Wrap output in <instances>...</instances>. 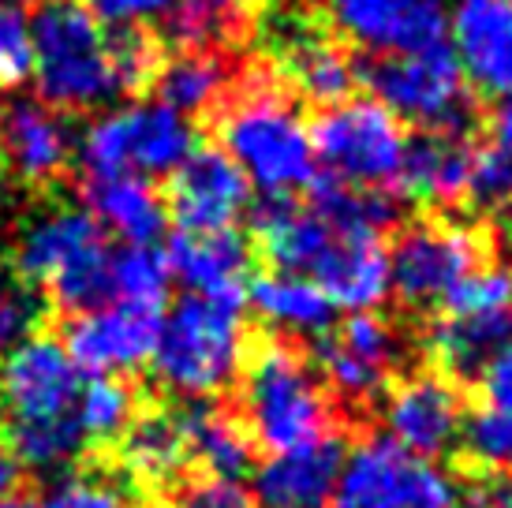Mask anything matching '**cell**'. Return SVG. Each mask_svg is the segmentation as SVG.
Instances as JSON below:
<instances>
[{
	"label": "cell",
	"mask_w": 512,
	"mask_h": 508,
	"mask_svg": "<svg viewBox=\"0 0 512 508\" xmlns=\"http://www.w3.org/2000/svg\"><path fill=\"white\" fill-rule=\"evenodd\" d=\"M255 232L273 266L314 281L333 311L367 314L389 299V251L382 236L337 228L296 202H266L255 217Z\"/></svg>",
	"instance_id": "1"
},
{
	"label": "cell",
	"mask_w": 512,
	"mask_h": 508,
	"mask_svg": "<svg viewBox=\"0 0 512 508\" xmlns=\"http://www.w3.org/2000/svg\"><path fill=\"white\" fill-rule=\"evenodd\" d=\"M79 385V367L57 337L30 333L0 359V404L15 464L49 475L86 449L75 423Z\"/></svg>",
	"instance_id": "2"
},
{
	"label": "cell",
	"mask_w": 512,
	"mask_h": 508,
	"mask_svg": "<svg viewBox=\"0 0 512 508\" xmlns=\"http://www.w3.org/2000/svg\"><path fill=\"white\" fill-rule=\"evenodd\" d=\"M217 142L243 180L270 202H288L314 184L311 127L277 86H247L217 120Z\"/></svg>",
	"instance_id": "3"
},
{
	"label": "cell",
	"mask_w": 512,
	"mask_h": 508,
	"mask_svg": "<svg viewBox=\"0 0 512 508\" xmlns=\"http://www.w3.org/2000/svg\"><path fill=\"white\" fill-rule=\"evenodd\" d=\"M243 296H184L161 318L154 378L180 400H214L243 370Z\"/></svg>",
	"instance_id": "4"
},
{
	"label": "cell",
	"mask_w": 512,
	"mask_h": 508,
	"mask_svg": "<svg viewBox=\"0 0 512 508\" xmlns=\"http://www.w3.org/2000/svg\"><path fill=\"white\" fill-rule=\"evenodd\" d=\"M30 23L38 98L57 113H94L120 98L109 34L79 0H42Z\"/></svg>",
	"instance_id": "5"
},
{
	"label": "cell",
	"mask_w": 512,
	"mask_h": 508,
	"mask_svg": "<svg viewBox=\"0 0 512 508\" xmlns=\"http://www.w3.org/2000/svg\"><path fill=\"white\" fill-rule=\"evenodd\" d=\"M240 411L251 445H262L270 456L314 445L333 430L326 385L288 344H270L247 363Z\"/></svg>",
	"instance_id": "6"
},
{
	"label": "cell",
	"mask_w": 512,
	"mask_h": 508,
	"mask_svg": "<svg viewBox=\"0 0 512 508\" xmlns=\"http://www.w3.org/2000/svg\"><path fill=\"white\" fill-rule=\"evenodd\" d=\"M195 154L191 116L161 101H128L94 116L75 142V157L90 180L101 176H172Z\"/></svg>",
	"instance_id": "7"
},
{
	"label": "cell",
	"mask_w": 512,
	"mask_h": 508,
	"mask_svg": "<svg viewBox=\"0 0 512 508\" xmlns=\"http://www.w3.org/2000/svg\"><path fill=\"white\" fill-rule=\"evenodd\" d=\"M314 161L326 165L329 180L363 191L397 184L408 135L404 124L374 98H344L329 105L311 127Z\"/></svg>",
	"instance_id": "8"
},
{
	"label": "cell",
	"mask_w": 512,
	"mask_h": 508,
	"mask_svg": "<svg viewBox=\"0 0 512 508\" xmlns=\"http://www.w3.org/2000/svg\"><path fill=\"white\" fill-rule=\"evenodd\" d=\"M337 508H453L456 482L434 460L400 449L385 434H370L344 452Z\"/></svg>",
	"instance_id": "9"
},
{
	"label": "cell",
	"mask_w": 512,
	"mask_h": 508,
	"mask_svg": "<svg viewBox=\"0 0 512 508\" xmlns=\"http://www.w3.org/2000/svg\"><path fill=\"white\" fill-rule=\"evenodd\" d=\"M359 75L367 79L374 101L400 124L412 120L427 131H460L468 124V83L445 45L404 57H374L367 68H359Z\"/></svg>",
	"instance_id": "10"
},
{
	"label": "cell",
	"mask_w": 512,
	"mask_h": 508,
	"mask_svg": "<svg viewBox=\"0 0 512 508\" xmlns=\"http://www.w3.org/2000/svg\"><path fill=\"white\" fill-rule=\"evenodd\" d=\"M486 243L468 225L419 221L404 228L389 251V292L408 311L445 307L460 281L483 266Z\"/></svg>",
	"instance_id": "11"
},
{
	"label": "cell",
	"mask_w": 512,
	"mask_h": 508,
	"mask_svg": "<svg viewBox=\"0 0 512 508\" xmlns=\"http://www.w3.org/2000/svg\"><path fill=\"white\" fill-rule=\"evenodd\" d=\"M408 340L378 311L352 314L337 333L318 340L322 378L348 408H367L385 393L389 378L404 367Z\"/></svg>",
	"instance_id": "12"
},
{
	"label": "cell",
	"mask_w": 512,
	"mask_h": 508,
	"mask_svg": "<svg viewBox=\"0 0 512 508\" xmlns=\"http://www.w3.org/2000/svg\"><path fill=\"white\" fill-rule=\"evenodd\" d=\"M157 333H161V311L135 303H109L98 311L75 314L68 337L60 344L79 370H90L94 378H116L154 359Z\"/></svg>",
	"instance_id": "13"
},
{
	"label": "cell",
	"mask_w": 512,
	"mask_h": 508,
	"mask_svg": "<svg viewBox=\"0 0 512 508\" xmlns=\"http://www.w3.org/2000/svg\"><path fill=\"white\" fill-rule=\"evenodd\" d=\"M385 438L400 449L438 464L445 452L460 445L464 430V400L456 385L441 374H412L397 381L382 400Z\"/></svg>",
	"instance_id": "14"
},
{
	"label": "cell",
	"mask_w": 512,
	"mask_h": 508,
	"mask_svg": "<svg viewBox=\"0 0 512 508\" xmlns=\"http://www.w3.org/2000/svg\"><path fill=\"white\" fill-rule=\"evenodd\" d=\"M337 27L378 57L441 49L449 38L445 0H333Z\"/></svg>",
	"instance_id": "15"
},
{
	"label": "cell",
	"mask_w": 512,
	"mask_h": 508,
	"mask_svg": "<svg viewBox=\"0 0 512 508\" xmlns=\"http://www.w3.org/2000/svg\"><path fill=\"white\" fill-rule=\"evenodd\" d=\"M75 157L72 124L42 98H12L0 109V165L19 184L60 180Z\"/></svg>",
	"instance_id": "16"
},
{
	"label": "cell",
	"mask_w": 512,
	"mask_h": 508,
	"mask_svg": "<svg viewBox=\"0 0 512 508\" xmlns=\"http://www.w3.org/2000/svg\"><path fill=\"white\" fill-rule=\"evenodd\" d=\"M247 206L251 184L217 146H195V154L172 172L169 213L180 232H228Z\"/></svg>",
	"instance_id": "17"
},
{
	"label": "cell",
	"mask_w": 512,
	"mask_h": 508,
	"mask_svg": "<svg viewBox=\"0 0 512 508\" xmlns=\"http://www.w3.org/2000/svg\"><path fill=\"white\" fill-rule=\"evenodd\" d=\"M266 38H270L273 53L281 60L285 79L296 86L303 98L322 101V105H337L356 86L359 79L356 60L348 57L337 42H329L307 15L299 12L270 15Z\"/></svg>",
	"instance_id": "18"
},
{
	"label": "cell",
	"mask_w": 512,
	"mask_h": 508,
	"mask_svg": "<svg viewBox=\"0 0 512 508\" xmlns=\"http://www.w3.org/2000/svg\"><path fill=\"white\" fill-rule=\"evenodd\" d=\"M453 60L464 83L490 98L512 94V0H456L449 12Z\"/></svg>",
	"instance_id": "19"
},
{
	"label": "cell",
	"mask_w": 512,
	"mask_h": 508,
	"mask_svg": "<svg viewBox=\"0 0 512 508\" xmlns=\"http://www.w3.org/2000/svg\"><path fill=\"white\" fill-rule=\"evenodd\" d=\"M105 247L101 228L79 206H49L23 221L15 236V273L27 281H57L64 269L79 266L86 254Z\"/></svg>",
	"instance_id": "20"
},
{
	"label": "cell",
	"mask_w": 512,
	"mask_h": 508,
	"mask_svg": "<svg viewBox=\"0 0 512 508\" xmlns=\"http://www.w3.org/2000/svg\"><path fill=\"white\" fill-rule=\"evenodd\" d=\"M344 464L341 438H322L292 452H277L255 475V494L270 508H326Z\"/></svg>",
	"instance_id": "21"
},
{
	"label": "cell",
	"mask_w": 512,
	"mask_h": 508,
	"mask_svg": "<svg viewBox=\"0 0 512 508\" xmlns=\"http://www.w3.org/2000/svg\"><path fill=\"white\" fill-rule=\"evenodd\" d=\"M247 240L228 232H180L169 243L165 266L169 277L184 284L191 296H243L247 277Z\"/></svg>",
	"instance_id": "22"
},
{
	"label": "cell",
	"mask_w": 512,
	"mask_h": 508,
	"mask_svg": "<svg viewBox=\"0 0 512 508\" xmlns=\"http://www.w3.org/2000/svg\"><path fill=\"white\" fill-rule=\"evenodd\" d=\"M471 161H475V150L460 131H427L423 139L408 142L397 184L415 202L453 206L460 198H468Z\"/></svg>",
	"instance_id": "23"
},
{
	"label": "cell",
	"mask_w": 512,
	"mask_h": 508,
	"mask_svg": "<svg viewBox=\"0 0 512 508\" xmlns=\"http://www.w3.org/2000/svg\"><path fill=\"white\" fill-rule=\"evenodd\" d=\"M86 213L94 225L128 247H154L165 232V202L143 176H101L86 184Z\"/></svg>",
	"instance_id": "24"
},
{
	"label": "cell",
	"mask_w": 512,
	"mask_h": 508,
	"mask_svg": "<svg viewBox=\"0 0 512 508\" xmlns=\"http://www.w3.org/2000/svg\"><path fill=\"white\" fill-rule=\"evenodd\" d=\"M512 344V314L441 311L427 333V348L456 378H471Z\"/></svg>",
	"instance_id": "25"
},
{
	"label": "cell",
	"mask_w": 512,
	"mask_h": 508,
	"mask_svg": "<svg viewBox=\"0 0 512 508\" xmlns=\"http://www.w3.org/2000/svg\"><path fill=\"white\" fill-rule=\"evenodd\" d=\"M251 307L273 333L285 337H326L333 329V303L314 281L299 273H262L251 284Z\"/></svg>",
	"instance_id": "26"
},
{
	"label": "cell",
	"mask_w": 512,
	"mask_h": 508,
	"mask_svg": "<svg viewBox=\"0 0 512 508\" xmlns=\"http://www.w3.org/2000/svg\"><path fill=\"white\" fill-rule=\"evenodd\" d=\"M120 464L128 467V475L143 486H169L180 479L187 467V438L184 419L150 411L135 415V423L120 438Z\"/></svg>",
	"instance_id": "27"
},
{
	"label": "cell",
	"mask_w": 512,
	"mask_h": 508,
	"mask_svg": "<svg viewBox=\"0 0 512 508\" xmlns=\"http://www.w3.org/2000/svg\"><path fill=\"white\" fill-rule=\"evenodd\" d=\"M184 438L187 460H195L202 467V475H210V479L240 482L251 471L255 445L247 438V430L225 411L195 408L184 419Z\"/></svg>",
	"instance_id": "28"
},
{
	"label": "cell",
	"mask_w": 512,
	"mask_h": 508,
	"mask_svg": "<svg viewBox=\"0 0 512 508\" xmlns=\"http://www.w3.org/2000/svg\"><path fill=\"white\" fill-rule=\"evenodd\" d=\"M157 101L184 116L210 113L232 86V64L221 53H180L154 75Z\"/></svg>",
	"instance_id": "29"
},
{
	"label": "cell",
	"mask_w": 512,
	"mask_h": 508,
	"mask_svg": "<svg viewBox=\"0 0 512 508\" xmlns=\"http://www.w3.org/2000/svg\"><path fill=\"white\" fill-rule=\"evenodd\" d=\"M165 34L180 53H221L247 34L243 0H176Z\"/></svg>",
	"instance_id": "30"
},
{
	"label": "cell",
	"mask_w": 512,
	"mask_h": 508,
	"mask_svg": "<svg viewBox=\"0 0 512 508\" xmlns=\"http://www.w3.org/2000/svg\"><path fill=\"white\" fill-rule=\"evenodd\" d=\"M135 415H139V400L124 378H90L79 385L75 423L83 441H94V445L120 441L124 430L135 423Z\"/></svg>",
	"instance_id": "31"
},
{
	"label": "cell",
	"mask_w": 512,
	"mask_h": 508,
	"mask_svg": "<svg viewBox=\"0 0 512 508\" xmlns=\"http://www.w3.org/2000/svg\"><path fill=\"white\" fill-rule=\"evenodd\" d=\"M311 210H318L337 228L370 232V236H382L385 228L397 221V206L382 191H363V187H348V184H337V180L314 184Z\"/></svg>",
	"instance_id": "32"
},
{
	"label": "cell",
	"mask_w": 512,
	"mask_h": 508,
	"mask_svg": "<svg viewBox=\"0 0 512 508\" xmlns=\"http://www.w3.org/2000/svg\"><path fill=\"white\" fill-rule=\"evenodd\" d=\"M169 266L165 254L154 247H116L113 251V303H135L161 311V303L169 296Z\"/></svg>",
	"instance_id": "33"
},
{
	"label": "cell",
	"mask_w": 512,
	"mask_h": 508,
	"mask_svg": "<svg viewBox=\"0 0 512 508\" xmlns=\"http://www.w3.org/2000/svg\"><path fill=\"white\" fill-rule=\"evenodd\" d=\"M460 449L468 460L494 475H512V411L479 408L464 415Z\"/></svg>",
	"instance_id": "34"
},
{
	"label": "cell",
	"mask_w": 512,
	"mask_h": 508,
	"mask_svg": "<svg viewBox=\"0 0 512 508\" xmlns=\"http://www.w3.org/2000/svg\"><path fill=\"white\" fill-rule=\"evenodd\" d=\"M38 508H139L135 497L109 475L86 471V475H64L42 494Z\"/></svg>",
	"instance_id": "35"
},
{
	"label": "cell",
	"mask_w": 512,
	"mask_h": 508,
	"mask_svg": "<svg viewBox=\"0 0 512 508\" xmlns=\"http://www.w3.org/2000/svg\"><path fill=\"white\" fill-rule=\"evenodd\" d=\"M38 318H42L38 296L23 284L12 262L0 254V359L12 352L19 340L30 337Z\"/></svg>",
	"instance_id": "36"
},
{
	"label": "cell",
	"mask_w": 512,
	"mask_h": 508,
	"mask_svg": "<svg viewBox=\"0 0 512 508\" xmlns=\"http://www.w3.org/2000/svg\"><path fill=\"white\" fill-rule=\"evenodd\" d=\"M109 60H113L120 94L154 83L157 75V42L143 27H116L109 34Z\"/></svg>",
	"instance_id": "37"
},
{
	"label": "cell",
	"mask_w": 512,
	"mask_h": 508,
	"mask_svg": "<svg viewBox=\"0 0 512 508\" xmlns=\"http://www.w3.org/2000/svg\"><path fill=\"white\" fill-rule=\"evenodd\" d=\"M468 198L486 213L512 210V154H505V150H498V146L475 150Z\"/></svg>",
	"instance_id": "38"
},
{
	"label": "cell",
	"mask_w": 512,
	"mask_h": 508,
	"mask_svg": "<svg viewBox=\"0 0 512 508\" xmlns=\"http://www.w3.org/2000/svg\"><path fill=\"white\" fill-rule=\"evenodd\" d=\"M30 71H34V49H30L27 15L4 4V12H0V90L27 83Z\"/></svg>",
	"instance_id": "39"
},
{
	"label": "cell",
	"mask_w": 512,
	"mask_h": 508,
	"mask_svg": "<svg viewBox=\"0 0 512 508\" xmlns=\"http://www.w3.org/2000/svg\"><path fill=\"white\" fill-rule=\"evenodd\" d=\"M98 23L113 27H146L154 19H165L176 0H79Z\"/></svg>",
	"instance_id": "40"
},
{
	"label": "cell",
	"mask_w": 512,
	"mask_h": 508,
	"mask_svg": "<svg viewBox=\"0 0 512 508\" xmlns=\"http://www.w3.org/2000/svg\"><path fill=\"white\" fill-rule=\"evenodd\" d=\"M180 508H255L251 505V494L243 490L240 482L232 479H210V475H202V479L187 482L184 490H180Z\"/></svg>",
	"instance_id": "41"
},
{
	"label": "cell",
	"mask_w": 512,
	"mask_h": 508,
	"mask_svg": "<svg viewBox=\"0 0 512 508\" xmlns=\"http://www.w3.org/2000/svg\"><path fill=\"white\" fill-rule=\"evenodd\" d=\"M475 378H479V389L486 396V408L512 411V344H505Z\"/></svg>",
	"instance_id": "42"
},
{
	"label": "cell",
	"mask_w": 512,
	"mask_h": 508,
	"mask_svg": "<svg viewBox=\"0 0 512 508\" xmlns=\"http://www.w3.org/2000/svg\"><path fill=\"white\" fill-rule=\"evenodd\" d=\"M490 139H494L498 150L512 154V94L501 98L498 105H494V113H490Z\"/></svg>",
	"instance_id": "43"
},
{
	"label": "cell",
	"mask_w": 512,
	"mask_h": 508,
	"mask_svg": "<svg viewBox=\"0 0 512 508\" xmlns=\"http://www.w3.org/2000/svg\"><path fill=\"white\" fill-rule=\"evenodd\" d=\"M15 482H19V464H15L12 445H8V434H4V415H0V497L12 494Z\"/></svg>",
	"instance_id": "44"
},
{
	"label": "cell",
	"mask_w": 512,
	"mask_h": 508,
	"mask_svg": "<svg viewBox=\"0 0 512 508\" xmlns=\"http://www.w3.org/2000/svg\"><path fill=\"white\" fill-rule=\"evenodd\" d=\"M483 508H512V475H505L501 482L490 486V494H486Z\"/></svg>",
	"instance_id": "45"
},
{
	"label": "cell",
	"mask_w": 512,
	"mask_h": 508,
	"mask_svg": "<svg viewBox=\"0 0 512 508\" xmlns=\"http://www.w3.org/2000/svg\"><path fill=\"white\" fill-rule=\"evenodd\" d=\"M0 508H38V501L19 497V494H4V497H0Z\"/></svg>",
	"instance_id": "46"
},
{
	"label": "cell",
	"mask_w": 512,
	"mask_h": 508,
	"mask_svg": "<svg viewBox=\"0 0 512 508\" xmlns=\"http://www.w3.org/2000/svg\"><path fill=\"white\" fill-rule=\"evenodd\" d=\"M0 12H4V0H0Z\"/></svg>",
	"instance_id": "47"
},
{
	"label": "cell",
	"mask_w": 512,
	"mask_h": 508,
	"mask_svg": "<svg viewBox=\"0 0 512 508\" xmlns=\"http://www.w3.org/2000/svg\"><path fill=\"white\" fill-rule=\"evenodd\" d=\"M453 508H464V505H453Z\"/></svg>",
	"instance_id": "48"
},
{
	"label": "cell",
	"mask_w": 512,
	"mask_h": 508,
	"mask_svg": "<svg viewBox=\"0 0 512 508\" xmlns=\"http://www.w3.org/2000/svg\"><path fill=\"white\" fill-rule=\"evenodd\" d=\"M4 4H8V0H4Z\"/></svg>",
	"instance_id": "49"
}]
</instances>
